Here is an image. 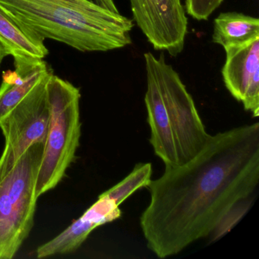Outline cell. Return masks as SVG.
Here are the masks:
<instances>
[{"mask_svg":"<svg viewBox=\"0 0 259 259\" xmlns=\"http://www.w3.org/2000/svg\"><path fill=\"white\" fill-rule=\"evenodd\" d=\"M52 74L45 75L0 122L5 139L0 156V181L31 145L46 142L51 121L48 81Z\"/></svg>","mask_w":259,"mask_h":259,"instance_id":"cell-7","label":"cell"},{"mask_svg":"<svg viewBox=\"0 0 259 259\" xmlns=\"http://www.w3.org/2000/svg\"><path fill=\"white\" fill-rule=\"evenodd\" d=\"M0 42L13 58L44 60L49 54L43 40L27 32L0 6Z\"/></svg>","mask_w":259,"mask_h":259,"instance_id":"cell-11","label":"cell"},{"mask_svg":"<svg viewBox=\"0 0 259 259\" xmlns=\"http://www.w3.org/2000/svg\"><path fill=\"white\" fill-rule=\"evenodd\" d=\"M51 121L37 176V198L63 180L80 145L81 92L72 83L52 74L48 81Z\"/></svg>","mask_w":259,"mask_h":259,"instance_id":"cell-4","label":"cell"},{"mask_svg":"<svg viewBox=\"0 0 259 259\" xmlns=\"http://www.w3.org/2000/svg\"><path fill=\"white\" fill-rule=\"evenodd\" d=\"M251 203L252 198L251 196L239 200L235 203L224 213L211 233L209 234L210 242H216L230 232L246 214L251 207Z\"/></svg>","mask_w":259,"mask_h":259,"instance_id":"cell-13","label":"cell"},{"mask_svg":"<svg viewBox=\"0 0 259 259\" xmlns=\"http://www.w3.org/2000/svg\"><path fill=\"white\" fill-rule=\"evenodd\" d=\"M0 6L43 41L52 39L82 52H106L132 44L133 19L92 0H0Z\"/></svg>","mask_w":259,"mask_h":259,"instance_id":"cell-2","label":"cell"},{"mask_svg":"<svg viewBox=\"0 0 259 259\" xmlns=\"http://www.w3.org/2000/svg\"><path fill=\"white\" fill-rule=\"evenodd\" d=\"M14 71H5L0 85V122L45 76L53 72L38 59L14 58Z\"/></svg>","mask_w":259,"mask_h":259,"instance_id":"cell-10","label":"cell"},{"mask_svg":"<svg viewBox=\"0 0 259 259\" xmlns=\"http://www.w3.org/2000/svg\"><path fill=\"white\" fill-rule=\"evenodd\" d=\"M259 183V122L210 136L192 160L165 168L147 188L141 215L147 246L157 257L176 255L207 237L224 213L251 196Z\"/></svg>","mask_w":259,"mask_h":259,"instance_id":"cell-1","label":"cell"},{"mask_svg":"<svg viewBox=\"0 0 259 259\" xmlns=\"http://www.w3.org/2000/svg\"><path fill=\"white\" fill-rule=\"evenodd\" d=\"M224 0H186L185 10L197 21H207Z\"/></svg>","mask_w":259,"mask_h":259,"instance_id":"cell-14","label":"cell"},{"mask_svg":"<svg viewBox=\"0 0 259 259\" xmlns=\"http://www.w3.org/2000/svg\"><path fill=\"white\" fill-rule=\"evenodd\" d=\"M151 163H139L117 184L99 195L98 200L78 219L36 251L38 258L73 252L81 247L92 231L119 219L120 206L135 192L147 187L152 177Z\"/></svg>","mask_w":259,"mask_h":259,"instance_id":"cell-6","label":"cell"},{"mask_svg":"<svg viewBox=\"0 0 259 259\" xmlns=\"http://www.w3.org/2000/svg\"><path fill=\"white\" fill-rule=\"evenodd\" d=\"M94 2L100 7H103V8L107 9V10L113 12V13H119V10H117L114 2H113V0H95Z\"/></svg>","mask_w":259,"mask_h":259,"instance_id":"cell-15","label":"cell"},{"mask_svg":"<svg viewBox=\"0 0 259 259\" xmlns=\"http://www.w3.org/2000/svg\"><path fill=\"white\" fill-rule=\"evenodd\" d=\"M7 56H9L8 52H7L4 45L0 42V65H1L2 62L4 61V58L7 57Z\"/></svg>","mask_w":259,"mask_h":259,"instance_id":"cell-16","label":"cell"},{"mask_svg":"<svg viewBox=\"0 0 259 259\" xmlns=\"http://www.w3.org/2000/svg\"><path fill=\"white\" fill-rule=\"evenodd\" d=\"M45 145H31L0 181V259L14 257L32 230Z\"/></svg>","mask_w":259,"mask_h":259,"instance_id":"cell-5","label":"cell"},{"mask_svg":"<svg viewBox=\"0 0 259 259\" xmlns=\"http://www.w3.org/2000/svg\"><path fill=\"white\" fill-rule=\"evenodd\" d=\"M222 68L225 87L253 117L259 116V37L224 48Z\"/></svg>","mask_w":259,"mask_h":259,"instance_id":"cell-9","label":"cell"},{"mask_svg":"<svg viewBox=\"0 0 259 259\" xmlns=\"http://www.w3.org/2000/svg\"><path fill=\"white\" fill-rule=\"evenodd\" d=\"M147 91L145 96L150 143L165 167L181 166L207 145L208 134L180 75L166 63L164 54L157 58L145 53Z\"/></svg>","mask_w":259,"mask_h":259,"instance_id":"cell-3","label":"cell"},{"mask_svg":"<svg viewBox=\"0 0 259 259\" xmlns=\"http://www.w3.org/2000/svg\"><path fill=\"white\" fill-rule=\"evenodd\" d=\"M133 22L156 51L177 57L184 49L188 19L181 0H130Z\"/></svg>","mask_w":259,"mask_h":259,"instance_id":"cell-8","label":"cell"},{"mask_svg":"<svg viewBox=\"0 0 259 259\" xmlns=\"http://www.w3.org/2000/svg\"><path fill=\"white\" fill-rule=\"evenodd\" d=\"M259 37V19L243 13H221L213 22L212 41L223 48Z\"/></svg>","mask_w":259,"mask_h":259,"instance_id":"cell-12","label":"cell"}]
</instances>
